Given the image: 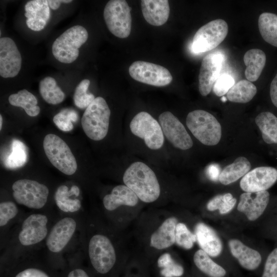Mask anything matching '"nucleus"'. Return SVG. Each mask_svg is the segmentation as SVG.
Returning <instances> with one entry per match:
<instances>
[{"label":"nucleus","mask_w":277,"mask_h":277,"mask_svg":"<svg viewBox=\"0 0 277 277\" xmlns=\"http://www.w3.org/2000/svg\"><path fill=\"white\" fill-rule=\"evenodd\" d=\"M88 252L91 263L99 273H108L116 262V254L110 240L106 236L96 234L90 240Z\"/></svg>","instance_id":"obj_10"},{"label":"nucleus","mask_w":277,"mask_h":277,"mask_svg":"<svg viewBox=\"0 0 277 277\" xmlns=\"http://www.w3.org/2000/svg\"><path fill=\"white\" fill-rule=\"evenodd\" d=\"M223 58L219 53H210L203 59L199 75V89L202 96L211 91L219 76Z\"/></svg>","instance_id":"obj_15"},{"label":"nucleus","mask_w":277,"mask_h":277,"mask_svg":"<svg viewBox=\"0 0 277 277\" xmlns=\"http://www.w3.org/2000/svg\"><path fill=\"white\" fill-rule=\"evenodd\" d=\"M18 212V208L13 202H2L0 204V226L6 225L10 220L17 215Z\"/></svg>","instance_id":"obj_41"},{"label":"nucleus","mask_w":277,"mask_h":277,"mask_svg":"<svg viewBox=\"0 0 277 277\" xmlns=\"http://www.w3.org/2000/svg\"><path fill=\"white\" fill-rule=\"evenodd\" d=\"M177 220L174 217L166 219L150 238V246L157 249H163L175 242V230Z\"/></svg>","instance_id":"obj_24"},{"label":"nucleus","mask_w":277,"mask_h":277,"mask_svg":"<svg viewBox=\"0 0 277 277\" xmlns=\"http://www.w3.org/2000/svg\"><path fill=\"white\" fill-rule=\"evenodd\" d=\"M129 73L136 81L157 87L167 86L172 81L166 68L142 61L133 62L129 68Z\"/></svg>","instance_id":"obj_11"},{"label":"nucleus","mask_w":277,"mask_h":277,"mask_svg":"<svg viewBox=\"0 0 277 277\" xmlns=\"http://www.w3.org/2000/svg\"><path fill=\"white\" fill-rule=\"evenodd\" d=\"M262 277H277V248L268 256Z\"/></svg>","instance_id":"obj_42"},{"label":"nucleus","mask_w":277,"mask_h":277,"mask_svg":"<svg viewBox=\"0 0 277 277\" xmlns=\"http://www.w3.org/2000/svg\"><path fill=\"white\" fill-rule=\"evenodd\" d=\"M138 202V198L135 193L126 185H120L113 188L110 194L106 195L103 199L105 208L112 211L122 205L133 207Z\"/></svg>","instance_id":"obj_23"},{"label":"nucleus","mask_w":277,"mask_h":277,"mask_svg":"<svg viewBox=\"0 0 277 277\" xmlns=\"http://www.w3.org/2000/svg\"><path fill=\"white\" fill-rule=\"evenodd\" d=\"M76 227V222L66 217L58 221L47 238L46 245L53 252L62 251L71 239Z\"/></svg>","instance_id":"obj_18"},{"label":"nucleus","mask_w":277,"mask_h":277,"mask_svg":"<svg viewBox=\"0 0 277 277\" xmlns=\"http://www.w3.org/2000/svg\"><path fill=\"white\" fill-rule=\"evenodd\" d=\"M244 62L246 66L245 75L248 81L255 82L258 80L265 66L266 54L259 49H252L244 54Z\"/></svg>","instance_id":"obj_25"},{"label":"nucleus","mask_w":277,"mask_h":277,"mask_svg":"<svg viewBox=\"0 0 277 277\" xmlns=\"http://www.w3.org/2000/svg\"><path fill=\"white\" fill-rule=\"evenodd\" d=\"M270 194L267 191L244 192L240 195L238 210L247 219L253 221L264 212L269 201Z\"/></svg>","instance_id":"obj_17"},{"label":"nucleus","mask_w":277,"mask_h":277,"mask_svg":"<svg viewBox=\"0 0 277 277\" xmlns=\"http://www.w3.org/2000/svg\"><path fill=\"white\" fill-rule=\"evenodd\" d=\"M49 6L52 10H55L59 8L61 3H70L71 0H47Z\"/></svg>","instance_id":"obj_46"},{"label":"nucleus","mask_w":277,"mask_h":277,"mask_svg":"<svg viewBox=\"0 0 277 277\" xmlns=\"http://www.w3.org/2000/svg\"><path fill=\"white\" fill-rule=\"evenodd\" d=\"M3 124V117L1 114H0V130H1Z\"/></svg>","instance_id":"obj_48"},{"label":"nucleus","mask_w":277,"mask_h":277,"mask_svg":"<svg viewBox=\"0 0 277 277\" xmlns=\"http://www.w3.org/2000/svg\"><path fill=\"white\" fill-rule=\"evenodd\" d=\"M90 82L88 79L83 80L76 86L73 95L75 105L80 109H85L95 98L91 93H87Z\"/></svg>","instance_id":"obj_36"},{"label":"nucleus","mask_w":277,"mask_h":277,"mask_svg":"<svg viewBox=\"0 0 277 277\" xmlns=\"http://www.w3.org/2000/svg\"><path fill=\"white\" fill-rule=\"evenodd\" d=\"M15 277H49V276L39 269L28 268L18 273Z\"/></svg>","instance_id":"obj_43"},{"label":"nucleus","mask_w":277,"mask_h":277,"mask_svg":"<svg viewBox=\"0 0 277 277\" xmlns=\"http://www.w3.org/2000/svg\"><path fill=\"white\" fill-rule=\"evenodd\" d=\"M77 118L76 113L71 111L67 114L64 112L58 113L54 116L53 121L62 131H70L73 129L72 121L75 122Z\"/></svg>","instance_id":"obj_39"},{"label":"nucleus","mask_w":277,"mask_h":277,"mask_svg":"<svg viewBox=\"0 0 277 277\" xmlns=\"http://www.w3.org/2000/svg\"><path fill=\"white\" fill-rule=\"evenodd\" d=\"M67 277H89L88 274L81 269H76L72 270Z\"/></svg>","instance_id":"obj_47"},{"label":"nucleus","mask_w":277,"mask_h":277,"mask_svg":"<svg viewBox=\"0 0 277 277\" xmlns=\"http://www.w3.org/2000/svg\"><path fill=\"white\" fill-rule=\"evenodd\" d=\"M13 196L19 204L29 208L40 209L46 204L49 189L44 184L29 179H21L12 185Z\"/></svg>","instance_id":"obj_8"},{"label":"nucleus","mask_w":277,"mask_h":277,"mask_svg":"<svg viewBox=\"0 0 277 277\" xmlns=\"http://www.w3.org/2000/svg\"><path fill=\"white\" fill-rule=\"evenodd\" d=\"M12 151L6 160V165L9 168L20 167L27 161L25 146L21 141L15 140L12 143Z\"/></svg>","instance_id":"obj_37"},{"label":"nucleus","mask_w":277,"mask_h":277,"mask_svg":"<svg viewBox=\"0 0 277 277\" xmlns=\"http://www.w3.org/2000/svg\"><path fill=\"white\" fill-rule=\"evenodd\" d=\"M270 95L273 104L277 107V73L270 84Z\"/></svg>","instance_id":"obj_44"},{"label":"nucleus","mask_w":277,"mask_h":277,"mask_svg":"<svg viewBox=\"0 0 277 277\" xmlns=\"http://www.w3.org/2000/svg\"><path fill=\"white\" fill-rule=\"evenodd\" d=\"M88 38V33L85 27L73 26L60 35L54 41L52 52L59 62L70 64L75 61L79 55V48Z\"/></svg>","instance_id":"obj_4"},{"label":"nucleus","mask_w":277,"mask_h":277,"mask_svg":"<svg viewBox=\"0 0 277 277\" xmlns=\"http://www.w3.org/2000/svg\"><path fill=\"white\" fill-rule=\"evenodd\" d=\"M250 163L247 158L239 157L222 170L219 180L225 185L231 184L243 177L250 171Z\"/></svg>","instance_id":"obj_27"},{"label":"nucleus","mask_w":277,"mask_h":277,"mask_svg":"<svg viewBox=\"0 0 277 277\" xmlns=\"http://www.w3.org/2000/svg\"><path fill=\"white\" fill-rule=\"evenodd\" d=\"M196 241L195 234L192 233L185 224L182 223H177L175 230V243L180 247L190 249L193 246Z\"/></svg>","instance_id":"obj_38"},{"label":"nucleus","mask_w":277,"mask_h":277,"mask_svg":"<svg viewBox=\"0 0 277 277\" xmlns=\"http://www.w3.org/2000/svg\"><path fill=\"white\" fill-rule=\"evenodd\" d=\"M209 177L212 181H216L220 175V168L217 165L211 164L208 166L207 170Z\"/></svg>","instance_id":"obj_45"},{"label":"nucleus","mask_w":277,"mask_h":277,"mask_svg":"<svg viewBox=\"0 0 277 277\" xmlns=\"http://www.w3.org/2000/svg\"><path fill=\"white\" fill-rule=\"evenodd\" d=\"M44 152L51 164L63 173L71 175L77 169L73 153L67 143L54 134H47L43 140Z\"/></svg>","instance_id":"obj_5"},{"label":"nucleus","mask_w":277,"mask_h":277,"mask_svg":"<svg viewBox=\"0 0 277 277\" xmlns=\"http://www.w3.org/2000/svg\"><path fill=\"white\" fill-rule=\"evenodd\" d=\"M228 32V25L224 19L219 18L208 22L195 33L191 50L195 53L212 50L225 39Z\"/></svg>","instance_id":"obj_7"},{"label":"nucleus","mask_w":277,"mask_h":277,"mask_svg":"<svg viewBox=\"0 0 277 277\" xmlns=\"http://www.w3.org/2000/svg\"><path fill=\"white\" fill-rule=\"evenodd\" d=\"M21 54L14 41L8 37L0 39V75L4 78L16 76L22 67Z\"/></svg>","instance_id":"obj_13"},{"label":"nucleus","mask_w":277,"mask_h":277,"mask_svg":"<svg viewBox=\"0 0 277 277\" xmlns=\"http://www.w3.org/2000/svg\"><path fill=\"white\" fill-rule=\"evenodd\" d=\"M157 266L161 269L160 273L162 277H180L184 272L183 267L175 262L168 253L159 258Z\"/></svg>","instance_id":"obj_34"},{"label":"nucleus","mask_w":277,"mask_h":277,"mask_svg":"<svg viewBox=\"0 0 277 277\" xmlns=\"http://www.w3.org/2000/svg\"><path fill=\"white\" fill-rule=\"evenodd\" d=\"M130 128L134 135L144 140L150 149L157 150L162 147L164 138L161 126L148 112L136 114L130 122Z\"/></svg>","instance_id":"obj_9"},{"label":"nucleus","mask_w":277,"mask_h":277,"mask_svg":"<svg viewBox=\"0 0 277 277\" xmlns=\"http://www.w3.org/2000/svg\"><path fill=\"white\" fill-rule=\"evenodd\" d=\"M8 101L10 105L24 109L30 116H36L40 112V108L37 105V100L36 97L26 89H23L16 93L11 94Z\"/></svg>","instance_id":"obj_30"},{"label":"nucleus","mask_w":277,"mask_h":277,"mask_svg":"<svg viewBox=\"0 0 277 277\" xmlns=\"http://www.w3.org/2000/svg\"><path fill=\"white\" fill-rule=\"evenodd\" d=\"M228 244L232 255L238 260L242 267L253 270L259 266L262 257L258 251L236 239L230 240Z\"/></svg>","instance_id":"obj_22"},{"label":"nucleus","mask_w":277,"mask_h":277,"mask_svg":"<svg viewBox=\"0 0 277 277\" xmlns=\"http://www.w3.org/2000/svg\"><path fill=\"white\" fill-rule=\"evenodd\" d=\"M258 26L264 41L277 47V15L269 12L262 13L259 17Z\"/></svg>","instance_id":"obj_31"},{"label":"nucleus","mask_w":277,"mask_h":277,"mask_svg":"<svg viewBox=\"0 0 277 277\" xmlns=\"http://www.w3.org/2000/svg\"><path fill=\"white\" fill-rule=\"evenodd\" d=\"M26 25L31 30L39 31L46 26L50 18L47 0L29 1L25 6Z\"/></svg>","instance_id":"obj_19"},{"label":"nucleus","mask_w":277,"mask_h":277,"mask_svg":"<svg viewBox=\"0 0 277 277\" xmlns=\"http://www.w3.org/2000/svg\"><path fill=\"white\" fill-rule=\"evenodd\" d=\"M47 217L41 214H33L23 222L18 235L20 243L24 246L35 244L42 241L47 234Z\"/></svg>","instance_id":"obj_16"},{"label":"nucleus","mask_w":277,"mask_h":277,"mask_svg":"<svg viewBox=\"0 0 277 277\" xmlns=\"http://www.w3.org/2000/svg\"><path fill=\"white\" fill-rule=\"evenodd\" d=\"M123 179L125 185L144 202H153L160 196V187L155 174L144 163L131 164L125 171Z\"/></svg>","instance_id":"obj_1"},{"label":"nucleus","mask_w":277,"mask_h":277,"mask_svg":"<svg viewBox=\"0 0 277 277\" xmlns=\"http://www.w3.org/2000/svg\"><path fill=\"white\" fill-rule=\"evenodd\" d=\"M186 125L193 136L204 145H216L221 138V124L212 114L205 110L189 112Z\"/></svg>","instance_id":"obj_3"},{"label":"nucleus","mask_w":277,"mask_h":277,"mask_svg":"<svg viewBox=\"0 0 277 277\" xmlns=\"http://www.w3.org/2000/svg\"><path fill=\"white\" fill-rule=\"evenodd\" d=\"M193 262L201 272L210 277H224L226 274L225 269L214 262L202 249L196 251Z\"/></svg>","instance_id":"obj_32"},{"label":"nucleus","mask_w":277,"mask_h":277,"mask_svg":"<svg viewBox=\"0 0 277 277\" xmlns=\"http://www.w3.org/2000/svg\"><path fill=\"white\" fill-rule=\"evenodd\" d=\"M194 234L201 249L209 256L216 257L221 254L222 242L212 228L205 223H199L195 225Z\"/></svg>","instance_id":"obj_20"},{"label":"nucleus","mask_w":277,"mask_h":277,"mask_svg":"<svg viewBox=\"0 0 277 277\" xmlns=\"http://www.w3.org/2000/svg\"><path fill=\"white\" fill-rule=\"evenodd\" d=\"M159 122L163 134L175 147L187 150L193 146L192 140L179 120L169 111L161 113Z\"/></svg>","instance_id":"obj_12"},{"label":"nucleus","mask_w":277,"mask_h":277,"mask_svg":"<svg viewBox=\"0 0 277 277\" xmlns=\"http://www.w3.org/2000/svg\"><path fill=\"white\" fill-rule=\"evenodd\" d=\"M257 92L256 86L251 82L242 80L239 81L229 90L227 98L230 102L246 103L250 101Z\"/></svg>","instance_id":"obj_29"},{"label":"nucleus","mask_w":277,"mask_h":277,"mask_svg":"<svg viewBox=\"0 0 277 277\" xmlns=\"http://www.w3.org/2000/svg\"><path fill=\"white\" fill-rule=\"evenodd\" d=\"M143 15L150 25L160 26L168 20L170 14V7L167 0L141 1Z\"/></svg>","instance_id":"obj_21"},{"label":"nucleus","mask_w":277,"mask_h":277,"mask_svg":"<svg viewBox=\"0 0 277 277\" xmlns=\"http://www.w3.org/2000/svg\"><path fill=\"white\" fill-rule=\"evenodd\" d=\"M39 92L45 102L51 105H57L65 99V95L57 86L55 80L47 76L39 83Z\"/></svg>","instance_id":"obj_33"},{"label":"nucleus","mask_w":277,"mask_h":277,"mask_svg":"<svg viewBox=\"0 0 277 277\" xmlns=\"http://www.w3.org/2000/svg\"><path fill=\"white\" fill-rule=\"evenodd\" d=\"M131 8L124 0H111L105 5L104 18L109 31L114 36L124 38L130 34Z\"/></svg>","instance_id":"obj_6"},{"label":"nucleus","mask_w":277,"mask_h":277,"mask_svg":"<svg viewBox=\"0 0 277 277\" xmlns=\"http://www.w3.org/2000/svg\"><path fill=\"white\" fill-rule=\"evenodd\" d=\"M80 189L75 185L72 186L70 190L66 185H61L56 189L54 199L56 205L62 211L65 212H73L78 210L81 203L78 199H70V196L80 194Z\"/></svg>","instance_id":"obj_26"},{"label":"nucleus","mask_w":277,"mask_h":277,"mask_svg":"<svg viewBox=\"0 0 277 277\" xmlns=\"http://www.w3.org/2000/svg\"><path fill=\"white\" fill-rule=\"evenodd\" d=\"M263 140L267 144L277 143V117L271 112H263L255 118Z\"/></svg>","instance_id":"obj_28"},{"label":"nucleus","mask_w":277,"mask_h":277,"mask_svg":"<svg viewBox=\"0 0 277 277\" xmlns=\"http://www.w3.org/2000/svg\"><path fill=\"white\" fill-rule=\"evenodd\" d=\"M233 78L228 74L219 76L213 86V92L218 96L227 94L229 90L234 85Z\"/></svg>","instance_id":"obj_40"},{"label":"nucleus","mask_w":277,"mask_h":277,"mask_svg":"<svg viewBox=\"0 0 277 277\" xmlns=\"http://www.w3.org/2000/svg\"><path fill=\"white\" fill-rule=\"evenodd\" d=\"M236 203V199L230 193L219 194L208 202L207 208L210 211L218 209L220 214H224L229 212L233 208Z\"/></svg>","instance_id":"obj_35"},{"label":"nucleus","mask_w":277,"mask_h":277,"mask_svg":"<svg viewBox=\"0 0 277 277\" xmlns=\"http://www.w3.org/2000/svg\"><path fill=\"white\" fill-rule=\"evenodd\" d=\"M110 110L101 96L96 97L86 108L81 118V124L86 135L90 139L98 141L107 134Z\"/></svg>","instance_id":"obj_2"},{"label":"nucleus","mask_w":277,"mask_h":277,"mask_svg":"<svg viewBox=\"0 0 277 277\" xmlns=\"http://www.w3.org/2000/svg\"><path fill=\"white\" fill-rule=\"evenodd\" d=\"M277 180V170L271 167H259L249 171L241 179V188L246 192L267 190Z\"/></svg>","instance_id":"obj_14"}]
</instances>
